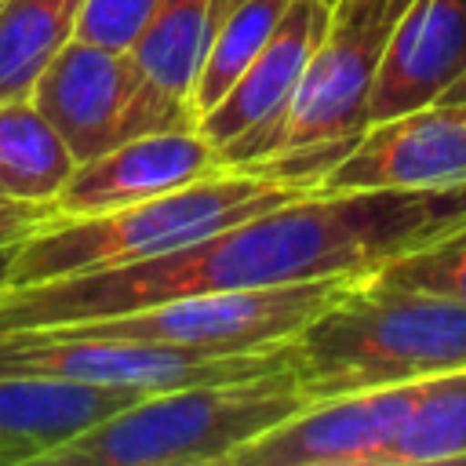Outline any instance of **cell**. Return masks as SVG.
I'll return each instance as SVG.
<instances>
[{
    "mask_svg": "<svg viewBox=\"0 0 466 466\" xmlns=\"http://www.w3.org/2000/svg\"><path fill=\"white\" fill-rule=\"evenodd\" d=\"M357 280L360 273H339V277L277 284V288L189 295L131 313L55 324L47 331L73 339H131V342L189 346L204 353L277 350L291 335H299L313 317H320L335 299H342Z\"/></svg>",
    "mask_w": 466,
    "mask_h": 466,
    "instance_id": "obj_5",
    "label": "cell"
},
{
    "mask_svg": "<svg viewBox=\"0 0 466 466\" xmlns=\"http://www.w3.org/2000/svg\"><path fill=\"white\" fill-rule=\"evenodd\" d=\"M233 0H157L149 22L131 44L135 62L167 91L189 102L215 29Z\"/></svg>",
    "mask_w": 466,
    "mask_h": 466,
    "instance_id": "obj_14",
    "label": "cell"
},
{
    "mask_svg": "<svg viewBox=\"0 0 466 466\" xmlns=\"http://www.w3.org/2000/svg\"><path fill=\"white\" fill-rule=\"evenodd\" d=\"M313 189V182L284 178L269 167H222L218 175L142 204L76 218L62 215L11 251L0 288H29L157 258Z\"/></svg>",
    "mask_w": 466,
    "mask_h": 466,
    "instance_id": "obj_3",
    "label": "cell"
},
{
    "mask_svg": "<svg viewBox=\"0 0 466 466\" xmlns=\"http://www.w3.org/2000/svg\"><path fill=\"white\" fill-rule=\"evenodd\" d=\"M459 182H466V102H433L368 124L317 189H433Z\"/></svg>",
    "mask_w": 466,
    "mask_h": 466,
    "instance_id": "obj_10",
    "label": "cell"
},
{
    "mask_svg": "<svg viewBox=\"0 0 466 466\" xmlns=\"http://www.w3.org/2000/svg\"><path fill=\"white\" fill-rule=\"evenodd\" d=\"M419 382L313 400L233 451L229 466H386Z\"/></svg>",
    "mask_w": 466,
    "mask_h": 466,
    "instance_id": "obj_9",
    "label": "cell"
},
{
    "mask_svg": "<svg viewBox=\"0 0 466 466\" xmlns=\"http://www.w3.org/2000/svg\"><path fill=\"white\" fill-rule=\"evenodd\" d=\"M309 400L288 364L266 375L197 382L120 408L51 448L36 466H211L269 433Z\"/></svg>",
    "mask_w": 466,
    "mask_h": 466,
    "instance_id": "obj_4",
    "label": "cell"
},
{
    "mask_svg": "<svg viewBox=\"0 0 466 466\" xmlns=\"http://www.w3.org/2000/svg\"><path fill=\"white\" fill-rule=\"evenodd\" d=\"M437 102H466V69H462V73H459V76L441 91V98H437Z\"/></svg>",
    "mask_w": 466,
    "mask_h": 466,
    "instance_id": "obj_22",
    "label": "cell"
},
{
    "mask_svg": "<svg viewBox=\"0 0 466 466\" xmlns=\"http://www.w3.org/2000/svg\"><path fill=\"white\" fill-rule=\"evenodd\" d=\"M386 36H390L386 25H357L331 18L284 116L258 142L251 164L360 138L368 127V98Z\"/></svg>",
    "mask_w": 466,
    "mask_h": 466,
    "instance_id": "obj_7",
    "label": "cell"
},
{
    "mask_svg": "<svg viewBox=\"0 0 466 466\" xmlns=\"http://www.w3.org/2000/svg\"><path fill=\"white\" fill-rule=\"evenodd\" d=\"M84 0H0V102L29 98L51 58L76 36Z\"/></svg>",
    "mask_w": 466,
    "mask_h": 466,
    "instance_id": "obj_16",
    "label": "cell"
},
{
    "mask_svg": "<svg viewBox=\"0 0 466 466\" xmlns=\"http://www.w3.org/2000/svg\"><path fill=\"white\" fill-rule=\"evenodd\" d=\"M466 69V0H411L382 47L368 124L433 106Z\"/></svg>",
    "mask_w": 466,
    "mask_h": 466,
    "instance_id": "obj_12",
    "label": "cell"
},
{
    "mask_svg": "<svg viewBox=\"0 0 466 466\" xmlns=\"http://www.w3.org/2000/svg\"><path fill=\"white\" fill-rule=\"evenodd\" d=\"M302 397L328 400L466 368V306L360 277L284 342Z\"/></svg>",
    "mask_w": 466,
    "mask_h": 466,
    "instance_id": "obj_2",
    "label": "cell"
},
{
    "mask_svg": "<svg viewBox=\"0 0 466 466\" xmlns=\"http://www.w3.org/2000/svg\"><path fill=\"white\" fill-rule=\"evenodd\" d=\"M153 7H157V0H84L76 36L102 44V47L131 51V44L142 33V25L149 22Z\"/></svg>",
    "mask_w": 466,
    "mask_h": 466,
    "instance_id": "obj_20",
    "label": "cell"
},
{
    "mask_svg": "<svg viewBox=\"0 0 466 466\" xmlns=\"http://www.w3.org/2000/svg\"><path fill=\"white\" fill-rule=\"evenodd\" d=\"M149 390L55 379H0V466L40 462L51 448L142 400Z\"/></svg>",
    "mask_w": 466,
    "mask_h": 466,
    "instance_id": "obj_13",
    "label": "cell"
},
{
    "mask_svg": "<svg viewBox=\"0 0 466 466\" xmlns=\"http://www.w3.org/2000/svg\"><path fill=\"white\" fill-rule=\"evenodd\" d=\"M408 4H411V0H390V22H397V15H400Z\"/></svg>",
    "mask_w": 466,
    "mask_h": 466,
    "instance_id": "obj_23",
    "label": "cell"
},
{
    "mask_svg": "<svg viewBox=\"0 0 466 466\" xmlns=\"http://www.w3.org/2000/svg\"><path fill=\"white\" fill-rule=\"evenodd\" d=\"M288 4L291 0H233L229 4V11L222 15V25L211 36L197 84L189 91V106L197 116L208 113L237 84V76L255 62V55L273 36Z\"/></svg>",
    "mask_w": 466,
    "mask_h": 466,
    "instance_id": "obj_18",
    "label": "cell"
},
{
    "mask_svg": "<svg viewBox=\"0 0 466 466\" xmlns=\"http://www.w3.org/2000/svg\"><path fill=\"white\" fill-rule=\"evenodd\" d=\"M76 157L33 106V98L0 102V197L4 200H55Z\"/></svg>",
    "mask_w": 466,
    "mask_h": 466,
    "instance_id": "obj_15",
    "label": "cell"
},
{
    "mask_svg": "<svg viewBox=\"0 0 466 466\" xmlns=\"http://www.w3.org/2000/svg\"><path fill=\"white\" fill-rule=\"evenodd\" d=\"M328 25H331V4L291 0L266 47L255 55V62L208 113L197 116V131L218 149L222 167H244L255 160L258 142L284 116Z\"/></svg>",
    "mask_w": 466,
    "mask_h": 466,
    "instance_id": "obj_8",
    "label": "cell"
},
{
    "mask_svg": "<svg viewBox=\"0 0 466 466\" xmlns=\"http://www.w3.org/2000/svg\"><path fill=\"white\" fill-rule=\"evenodd\" d=\"M324 4H335V0H324Z\"/></svg>",
    "mask_w": 466,
    "mask_h": 466,
    "instance_id": "obj_24",
    "label": "cell"
},
{
    "mask_svg": "<svg viewBox=\"0 0 466 466\" xmlns=\"http://www.w3.org/2000/svg\"><path fill=\"white\" fill-rule=\"evenodd\" d=\"M29 98L62 135L76 164L142 135L197 127L193 106L160 87L131 51L80 36L51 58Z\"/></svg>",
    "mask_w": 466,
    "mask_h": 466,
    "instance_id": "obj_6",
    "label": "cell"
},
{
    "mask_svg": "<svg viewBox=\"0 0 466 466\" xmlns=\"http://www.w3.org/2000/svg\"><path fill=\"white\" fill-rule=\"evenodd\" d=\"M466 462V368L419 382V397L386 451V466Z\"/></svg>",
    "mask_w": 466,
    "mask_h": 466,
    "instance_id": "obj_17",
    "label": "cell"
},
{
    "mask_svg": "<svg viewBox=\"0 0 466 466\" xmlns=\"http://www.w3.org/2000/svg\"><path fill=\"white\" fill-rule=\"evenodd\" d=\"M62 211L55 200H4L0 197V255L18 248L25 237L58 222Z\"/></svg>",
    "mask_w": 466,
    "mask_h": 466,
    "instance_id": "obj_21",
    "label": "cell"
},
{
    "mask_svg": "<svg viewBox=\"0 0 466 466\" xmlns=\"http://www.w3.org/2000/svg\"><path fill=\"white\" fill-rule=\"evenodd\" d=\"M462 226L466 182L433 189H313L157 258L0 288V331L113 317L189 295L277 288L339 273L371 277L386 262Z\"/></svg>",
    "mask_w": 466,
    "mask_h": 466,
    "instance_id": "obj_1",
    "label": "cell"
},
{
    "mask_svg": "<svg viewBox=\"0 0 466 466\" xmlns=\"http://www.w3.org/2000/svg\"><path fill=\"white\" fill-rule=\"evenodd\" d=\"M218 171H222L218 149L197 127L157 131V135L131 138L102 157L76 164V171L69 175L55 204L66 218L98 215V211H113V208H127V204L175 193Z\"/></svg>",
    "mask_w": 466,
    "mask_h": 466,
    "instance_id": "obj_11",
    "label": "cell"
},
{
    "mask_svg": "<svg viewBox=\"0 0 466 466\" xmlns=\"http://www.w3.org/2000/svg\"><path fill=\"white\" fill-rule=\"evenodd\" d=\"M371 277L382 284H393V288H411V291L441 295V299L466 306V226L419 248V251H408V255L386 262Z\"/></svg>",
    "mask_w": 466,
    "mask_h": 466,
    "instance_id": "obj_19",
    "label": "cell"
}]
</instances>
